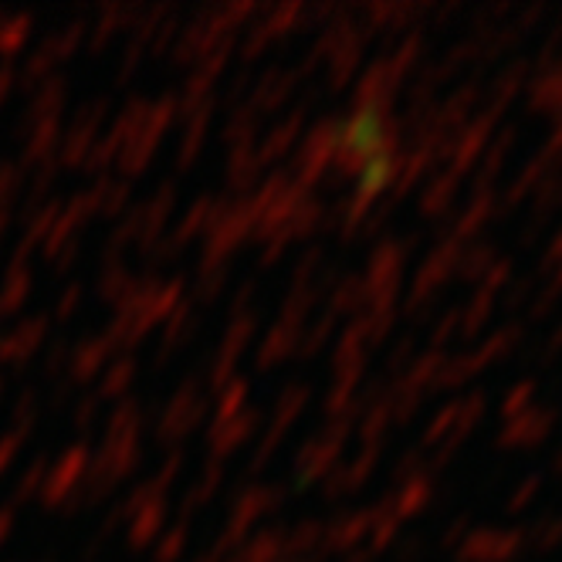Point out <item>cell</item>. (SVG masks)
I'll use <instances>...</instances> for the list:
<instances>
[{
    "instance_id": "6da1fadb",
    "label": "cell",
    "mask_w": 562,
    "mask_h": 562,
    "mask_svg": "<svg viewBox=\"0 0 562 562\" xmlns=\"http://www.w3.org/2000/svg\"><path fill=\"white\" fill-rule=\"evenodd\" d=\"M346 170L356 177L363 193H380L393 177L390 126L376 105H359L336 133Z\"/></svg>"
}]
</instances>
